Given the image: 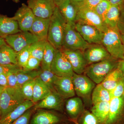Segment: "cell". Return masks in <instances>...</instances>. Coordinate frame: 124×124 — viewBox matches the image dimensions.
<instances>
[{
    "instance_id": "obj_1",
    "label": "cell",
    "mask_w": 124,
    "mask_h": 124,
    "mask_svg": "<svg viewBox=\"0 0 124 124\" xmlns=\"http://www.w3.org/2000/svg\"><path fill=\"white\" fill-rule=\"evenodd\" d=\"M67 23L56 7L50 17L47 41L56 49H61Z\"/></svg>"
},
{
    "instance_id": "obj_2",
    "label": "cell",
    "mask_w": 124,
    "mask_h": 124,
    "mask_svg": "<svg viewBox=\"0 0 124 124\" xmlns=\"http://www.w3.org/2000/svg\"><path fill=\"white\" fill-rule=\"evenodd\" d=\"M119 60L111 57L87 67L84 73L95 84H100L110 72L117 68Z\"/></svg>"
},
{
    "instance_id": "obj_3",
    "label": "cell",
    "mask_w": 124,
    "mask_h": 124,
    "mask_svg": "<svg viewBox=\"0 0 124 124\" xmlns=\"http://www.w3.org/2000/svg\"><path fill=\"white\" fill-rule=\"evenodd\" d=\"M25 101L20 87L5 88L0 97V119L7 115Z\"/></svg>"
},
{
    "instance_id": "obj_4",
    "label": "cell",
    "mask_w": 124,
    "mask_h": 124,
    "mask_svg": "<svg viewBox=\"0 0 124 124\" xmlns=\"http://www.w3.org/2000/svg\"><path fill=\"white\" fill-rule=\"evenodd\" d=\"M102 44L112 57L121 60L124 58V46L117 28H109L104 33Z\"/></svg>"
},
{
    "instance_id": "obj_5",
    "label": "cell",
    "mask_w": 124,
    "mask_h": 124,
    "mask_svg": "<svg viewBox=\"0 0 124 124\" xmlns=\"http://www.w3.org/2000/svg\"><path fill=\"white\" fill-rule=\"evenodd\" d=\"M72 79L78 97L81 99L85 105L92 104L91 95L96 84L85 75L74 73Z\"/></svg>"
},
{
    "instance_id": "obj_6",
    "label": "cell",
    "mask_w": 124,
    "mask_h": 124,
    "mask_svg": "<svg viewBox=\"0 0 124 124\" xmlns=\"http://www.w3.org/2000/svg\"><path fill=\"white\" fill-rule=\"evenodd\" d=\"M89 44L82 38L75 26L67 23L63 41L62 49L84 51Z\"/></svg>"
},
{
    "instance_id": "obj_7",
    "label": "cell",
    "mask_w": 124,
    "mask_h": 124,
    "mask_svg": "<svg viewBox=\"0 0 124 124\" xmlns=\"http://www.w3.org/2000/svg\"><path fill=\"white\" fill-rule=\"evenodd\" d=\"M51 70L58 77L73 76L74 72L72 66L62 49H56Z\"/></svg>"
},
{
    "instance_id": "obj_8",
    "label": "cell",
    "mask_w": 124,
    "mask_h": 124,
    "mask_svg": "<svg viewBox=\"0 0 124 124\" xmlns=\"http://www.w3.org/2000/svg\"><path fill=\"white\" fill-rule=\"evenodd\" d=\"M4 39L7 45L16 53L38 41L35 36L28 31H22L7 36Z\"/></svg>"
},
{
    "instance_id": "obj_9",
    "label": "cell",
    "mask_w": 124,
    "mask_h": 124,
    "mask_svg": "<svg viewBox=\"0 0 124 124\" xmlns=\"http://www.w3.org/2000/svg\"><path fill=\"white\" fill-rule=\"evenodd\" d=\"M75 28L89 44H102L104 33L97 28L79 21L76 23Z\"/></svg>"
},
{
    "instance_id": "obj_10",
    "label": "cell",
    "mask_w": 124,
    "mask_h": 124,
    "mask_svg": "<svg viewBox=\"0 0 124 124\" xmlns=\"http://www.w3.org/2000/svg\"><path fill=\"white\" fill-rule=\"evenodd\" d=\"M27 6L35 17L49 18L57 7L53 0H28Z\"/></svg>"
},
{
    "instance_id": "obj_11",
    "label": "cell",
    "mask_w": 124,
    "mask_h": 124,
    "mask_svg": "<svg viewBox=\"0 0 124 124\" xmlns=\"http://www.w3.org/2000/svg\"><path fill=\"white\" fill-rule=\"evenodd\" d=\"M104 124H124V94L111 99L109 113Z\"/></svg>"
},
{
    "instance_id": "obj_12",
    "label": "cell",
    "mask_w": 124,
    "mask_h": 124,
    "mask_svg": "<svg viewBox=\"0 0 124 124\" xmlns=\"http://www.w3.org/2000/svg\"><path fill=\"white\" fill-rule=\"evenodd\" d=\"M77 10L76 22L79 21L92 25L104 33L108 30V27L104 21L94 10L83 8H78Z\"/></svg>"
},
{
    "instance_id": "obj_13",
    "label": "cell",
    "mask_w": 124,
    "mask_h": 124,
    "mask_svg": "<svg viewBox=\"0 0 124 124\" xmlns=\"http://www.w3.org/2000/svg\"><path fill=\"white\" fill-rule=\"evenodd\" d=\"M36 110L32 116L30 124H61L66 121L62 116L53 111L44 109Z\"/></svg>"
},
{
    "instance_id": "obj_14",
    "label": "cell",
    "mask_w": 124,
    "mask_h": 124,
    "mask_svg": "<svg viewBox=\"0 0 124 124\" xmlns=\"http://www.w3.org/2000/svg\"><path fill=\"white\" fill-rule=\"evenodd\" d=\"M12 18L18 23L20 31H29L35 16L27 5L23 3Z\"/></svg>"
},
{
    "instance_id": "obj_15",
    "label": "cell",
    "mask_w": 124,
    "mask_h": 124,
    "mask_svg": "<svg viewBox=\"0 0 124 124\" xmlns=\"http://www.w3.org/2000/svg\"><path fill=\"white\" fill-rule=\"evenodd\" d=\"M83 52L88 66L111 57L102 44H90Z\"/></svg>"
},
{
    "instance_id": "obj_16",
    "label": "cell",
    "mask_w": 124,
    "mask_h": 124,
    "mask_svg": "<svg viewBox=\"0 0 124 124\" xmlns=\"http://www.w3.org/2000/svg\"><path fill=\"white\" fill-rule=\"evenodd\" d=\"M64 100L55 90L51 91L45 98L36 103L33 108L35 111L38 109H44L62 112Z\"/></svg>"
},
{
    "instance_id": "obj_17",
    "label": "cell",
    "mask_w": 124,
    "mask_h": 124,
    "mask_svg": "<svg viewBox=\"0 0 124 124\" xmlns=\"http://www.w3.org/2000/svg\"><path fill=\"white\" fill-rule=\"evenodd\" d=\"M62 49L70 63L74 73L77 74L84 73L88 65L83 51Z\"/></svg>"
},
{
    "instance_id": "obj_18",
    "label": "cell",
    "mask_w": 124,
    "mask_h": 124,
    "mask_svg": "<svg viewBox=\"0 0 124 124\" xmlns=\"http://www.w3.org/2000/svg\"><path fill=\"white\" fill-rule=\"evenodd\" d=\"M54 87L55 91L63 99H68L75 96L72 77L57 76Z\"/></svg>"
},
{
    "instance_id": "obj_19",
    "label": "cell",
    "mask_w": 124,
    "mask_h": 124,
    "mask_svg": "<svg viewBox=\"0 0 124 124\" xmlns=\"http://www.w3.org/2000/svg\"><path fill=\"white\" fill-rule=\"evenodd\" d=\"M84 103L78 97H73L67 99L65 108L68 119L77 120L85 110Z\"/></svg>"
},
{
    "instance_id": "obj_20",
    "label": "cell",
    "mask_w": 124,
    "mask_h": 124,
    "mask_svg": "<svg viewBox=\"0 0 124 124\" xmlns=\"http://www.w3.org/2000/svg\"><path fill=\"white\" fill-rule=\"evenodd\" d=\"M50 18H49L35 17L29 31L34 35L38 40L47 41Z\"/></svg>"
},
{
    "instance_id": "obj_21",
    "label": "cell",
    "mask_w": 124,
    "mask_h": 124,
    "mask_svg": "<svg viewBox=\"0 0 124 124\" xmlns=\"http://www.w3.org/2000/svg\"><path fill=\"white\" fill-rule=\"evenodd\" d=\"M21 31L17 21L12 17L0 13V37L5 38Z\"/></svg>"
},
{
    "instance_id": "obj_22",
    "label": "cell",
    "mask_w": 124,
    "mask_h": 124,
    "mask_svg": "<svg viewBox=\"0 0 124 124\" xmlns=\"http://www.w3.org/2000/svg\"><path fill=\"white\" fill-rule=\"evenodd\" d=\"M58 7L67 23L75 26L77 17V8L71 0H66Z\"/></svg>"
},
{
    "instance_id": "obj_23",
    "label": "cell",
    "mask_w": 124,
    "mask_h": 124,
    "mask_svg": "<svg viewBox=\"0 0 124 124\" xmlns=\"http://www.w3.org/2000/svg\"><path fill=\"white\" fill-rule=\"evenodd\" d=\"M35 104L32 101L26 100L7 115L0 119V124H11Z\"/></svg>"
},
{
    "instance_id": "obj_24",
    "label": "cell",
    "mask_w": 124,
    "mask_h": 124,
    "mask_svg": "<svg viewBox=\"0 0 124 124\" xmlns=\"http://www.w3.org/2000/svg\"><path fill=\"white\" fill-rule=\"evenodd\" d=\"M17 53L7 44L0 48V64L18 65Z\"/></svg>"
},
{
    "instance_id": "obj_25",
    "label": "cell",
    "mask_w": 124,
    "mask_h": 124,
    "mask_svg": "<svg viewBox=\"0 0 124 124\" xmlns=\"http://www.w3.org/2000/svg\"><path fill=\"white\" fill-rule=\"evenodd\" d=\"M124 77L120 70L116 68L110 72L100 84L105 88L111 92Z\"/></svg>"
},
{
    "instance_id": "obj_26",
    "label": "cell",
    "mask_w": 124,
    "mask_h": 124,
    "mask_svg": "<svg viewBox=\"0 0 124 124\" xmlns=\"http://www.w3.org/2000/svg\"><path fill=\"white\" fill-rule=\"evenodd\" d=\"M120 11V6L111 5L104 17V22L109 28H117Z\"/></svg>"
},
{
    "instance_id": "obj_27",
    "label": "cell",
    "mask_w": 124,
    "mask_h": 124,
    "mask_svg": "<svg viewBox=\"0 0 124 124\" xmlns=\"http://www.w3.org/2000/svg\"><path fill=\"white\" fill-rule=\"evenodd\" d=\"M111 99L110 91L105 88L101 84H97L91 95L92 104L94 105L102 102L110 101Z\"/></svg>"
},
{
    "instance_id": "obj_28",
    "label": "cell",
    "mask_w": 124,
    "mask_h": 124,
    "mask_svg": "<svg viewBox=\"0 0 124 124\" xmlns=\"http://www.w3.org/2000/svg\"><path fill=\"white\" fill-rule=\"evenodd\" d=\"M109 108L110 101L102 102L93 105L90 111L102 124H104L108 116Z\"/></svg>"
},
{
    "instance_id": "obj_29",
    "label": "cell",
    "mask_w": 124,
    "mask_h": 124,
    "mask_svg": "<svg viewBox=\"0 0 124 124\" xmlns=\"http://www.w3.org/2000/svg\"><path fill=\"white\" fill-rule=\"evenodd\" d=\"M51 91L49 87L37 78L33 88L32 101L35 103L40 101L48 95Z\"/></svg>"
},
{
    "instance_id": "obj_30",
    "label": "cell",
    "mask_w": 124,
    "mask_h": 124,
    "mask_svg": "<svg viewBox=\"0 0 124 124\" xmlns=\"http://www.w3.org/2000/svg\"><path fill=\"white\" fill-rule=\"evenodd\" d=\"M55 51L56 49L47 41L41 62V69L51 70V65L55 56Z\"/></svg>"
},
{
    "instance_id": "obj_31",
    "label": "cell",
    "mask_w": 124,
    "mask_h": 124,
    "mask_svg": "<svg viewBox=\"0 0 124 124\" xmlns=\"http://www.w3.org/2000/svg\"><path fill=\"white\" fill-rule=\"evenodd\" d=\"M41 69L24 70L20 69L17 72L18 84L19 87L28 81L36 79L39 75Z\"/></svg>"
},
{
    "instance_id": "obj_32",
    "label": "cell",
    "mask_w": 124,
    "mask_h": 124,
    "mask_svg": "<svg viewBox=\"0 0 124 124\" xmlns=\"http://www.w3.org/2000/svg\"><path fill=\"white\" fill-rule=\"evenodd\" d=\"M57 76L54 74L51 70L41 69L38 78L49 87L51 91L55 90L54 84Z\"/></svg>"
},
{
    "instance_id": "obj_33",
    "label": "cell",
    "mask_w": 124,
    "mask_h": 124,
    "mask_svg": "<svg viewBox=\"0 0 124 124\" xmlns=\"http://www.w3.org/2000/svg\"><path fill=\"white\" fill-rule=\"evenodd\" d=\"M47 41L38 40L29 46L31 56L41 62L44 52L46 43Z\"/></svg>"
},
{
    "instance_id": "obj_34",
    "label": "cell",
    "mask_w": 124,
    "mask_h": 124,
    "mask_svg": "<svg viewBox=\"0 0 124 124\" xmlns=\"http://www.w3.org/2000/svg\"><path fill=\"white\" fill-rule=\"evenodd\" d=\"M76 121L79 124H102L90 111L85 109Z\"/></svg>"
},
{
    "instance_id": "obj_35",
    "label": "cell",
    "mask_w": 124,
    "mask_h": 124,
    "mask_svg": "<svg viewBox=\"0 0 124 124\" xmlns=\"http://www.w3.org/2000/svg\"><path fill=\"white\" fill-rule=\"evenodd\" d=\"M36 79L26 82L20 87L21 92L26 100L32 101L33 88Z\"/></svg>"
},
{
    "instance_id": "obj_36",
    "label": "cell",
    "mask_w": 124,
    "mask_h": 124,
    "mask_svg": "<svg viewBox=\"0 0 124 124\" xmlns=\"http://www.w3.org/2000/svg\"><path fill=\"white\" fill-rule=\"evenodd\" d=\"M29 46H27L17 53V60L18 66L24 68L31 56Z\"/></svg>"
},
{
    "instance_id": "obj_37",
    "label": "cell",
    "mask_w": 124,
    "mask_h": 124,
    "mask_svg": "<svg viewBox=\"0 0 124 124\" xmlns=\"http://www.w3.org/2000/svg\"><path fill=\"white\" fill-rule=\"evenodd\" d=\"M111 5L109 0H102L95 7L94 10L104 21L105 15Z\"/></svg>"
},
{
    "instance_id": "obj_38",
    "label": "cell",
    "mask_w": 124,
    "mask_h": 124,
    "mask_svg": "<svg viewBox=\"0 0 124 124\" xmlns=\"http://www.w3.org/2000/svg\"><path fill=\"white\" fill-rule=\"evenodd\" d=\"M34 111L35 110L33 107L27 110L11 124H30L31 118Z\"/></svg>"
},
{
    "instance_id": "obj_39",
    "label": "cell",
    "mask_w": 124,
    "mask_h": 124,
    "mask_svg": "<svg viewBox=\"0 0 124 124\" xmlns=\"http://www.w3.org/2000/svg\"><path fill=\"white\" fill-rule=\"evenodd\" d=\"M9 71L7 73L8 87L11 88H19L18 84L17 72L20 69Z\"/></svg>"
},
{
    "instance_id": "obj_40",
    "label": "cell",
    "mask_w": 124,
    "mask_h": 124,
    "mask_svg": "<svg viewBox=\"0 0 124 124\" xmlns=\"http://www.w3.org/2000/svg\"><path fill=\"white\" fill-rule=\"evenodd\" d=\"M111 98L120 97L124 94V77H122L115 89L110 92Z\"/></svg>"
},
{
    "instance_id": "obj_41",
    "label": "cell",
    "mask_w": 124,
    "mask_h": 124,
    "mask_svg": "<svg viewBox=\"0 0 124 124\" xmlns=\"http://www.w3.org/2000/svg\"><path fill=\"white\" fill-rule=\"evenodd\" d=\"M41 62L39 59L31 55L26 66L23 69L24 70H33L38 69L40 66Z\"/></svg>"
},
{
    "instance_id": "obj_42",
    "label": "cell",
    "mask_w": 124,
    "mask_h": 124,
    "mask_svg": "<svg viewBox=\"0 0 124 124\" xmlns=\"http://www.w3.org/2000/svg\"><path fill=\"white\" fill-rule=\"evenodd\" d=\"M102 0H85L77 8H85L94 10L95 7Z\"/></svg>"
},
{
    "instance_id": "obj_43",
    "label": "cell",
    "mask_w": 124,
    "mask_h": 124,
    "mask_svg": "<svg viewBox=\"0 0 124 124\" xmlns=\"http://www.w3.org/2000/svg\"><path fill=\"white\" fill-rule=\"evenodd\" d=\"M120 6L119 18L117 24V29L120 34L124 33V2Z\"/></svg>"
},
{
    "instance_id": "obj_44",
    "label": "cell",
    "mask_w": 124,
    "mask_h": 124,
    "mask_svg": "<svg viewBox=\"0 0 124 124\" xmlns=\"http://www.w3.org/2000/svg\"><path fill=\"white\" fill-rule=\"evenodd\" d=\"M21 68L18 65H2L0 64V75L7 73L9 71L17 70Z\"/></svg>"
},
{
    "instance_id": "obj_45",
    "label": "cell",
    "mask_w": 124,
    "mask_h": 124,
    "mask_svg": "<svg viewBox=\"0 0 124 124\" xmlns=\"http://www.w3.org/2000/svg\"><path fill=\"white\" fill-rule=\"evenodd\" d=\"M7 73L0 75V85L5 88L8 87Z\"/></svg>"
},
{
    "instance_id": "obj_46",
    "label": "cell",
    "mask_w": 124,
    "mask_h": 124,
    "mask_svg": "<svg viewBox=\"0 0 124 124\" xmlns=\"http://www.w3.org/2000/svg\"><path fill=\"white\" fill-rule=\"evenodd\" d=\"M117 68L122 72L124 77V58L123 59L119 60Z\"/></svg>"
},
{
    "instance_id": "obj_47",
    "label": "cell",
    "mask_w": 124,
    "mask_h": 124,
    "mask_svg": "<svg viewBox=\"0 0 124 124\" xmlns=\"http://www.w3.org/2000/svg\"><path fill=\"white\" fill-rule=\"evenodd\" d=\"M111 5H121L124 2V0H109Z\"/></svg>"
},
{
    "instance_id": "obj_48",
    "label": "cell",
    "mask_w": 124,
    "mask_h": 124,
    "mask_svg": "<svg viewBox=\"0 0 124 124\" xmlns=\"http://www.w3.org/2000/svg\"><path fill=\"white\" fill-rule=\"evenodd\" d=\"M72 2L77 7L81 4L85 0H71Z\"/></svg>"
},
{
    "instance_id": "obj_49",
    "label": "cell",
    "mask_w": 124,
    "mask_h": 124,
    "mask_svg": "<svg viewBox=\"0 0 124 124\" xmlns=\"http://www.w3.org/2000/svg\"><path fill=\"white\" fill-rule=\"evenodd\" d=\"M53 0L55 5L57 7H58L66 0Z\"/></svg>"
},
{
    "instance_id": "obj_50",
    "label": "cell",
    "mask_w": 124,
    "mask_h": 124,
    "mask_svg": "<svg viewBox=\"0 0 124 124\" xmlns=\"http://www.w3.org/2000/svg\"><path fill=\"white\" fill-rule=\"evenodd\" d=\"M6 44H7V43L6 42L4 38L0 37V48L2 46Z\"/></svg>"
},
{
    "instance_id": "obj_51",
    "label": "cell",
    "mask_w": 124,
    "mask_h": 124,
    "mask_svg": "<svg viewBox=\"0 0 124 124\" xmlns=\"http://www.w3.org/2000/svg\"><path fill=\"white\" fill-rule=\"evenodd\" d=\"M72 124V122L68 120V121H64V122H63V123H62L61 124ZM72 124H75L72 122Z\"/></svg>"
},
{
    "instance_id": "obj_52",
    "label": "cell",
    "mask_w": 124,
    "mask_h": 124,
    "mask_svg": "<svg viewBox=\"0 0 124 124\" xmlns=\"http://www.w3.org/2000/svg\"><path fill=\"white\" fill-rule=\"evenodd\" d=\"M121 38L123 45L124 46V34H120Z\"/></svg>"
},
{
    "instance_id": "obj_53",
    "label": "cell",
    "mask_w": 124,
    "mask_h": 124,
    "mask_svg": "<svg viewBox=\"0 0 124 124\" xmlns=\"http://www.w3.org/2000/svg\"><path fill=\"white\" fill-rule=\"evenodd\" d=\"M5 88V87H3V86H1L0 85V97L1 93H2V92L4 91Z\"/></svg>"
},
{
    "instance_id": "obj_54",
    "label": "cell",
    "mask_w": 124,
    "mask_h": 124,
    "mask_svg": "<svg viewBox=\"0 0 124 124\" xmlns=\"http://www.w3.org/2000/svg\"><path fill=\"white\" fill-rule=\"evenodd\" d=\"M68 120L70 121H71V122H73L75 124H79L77 123V122L75 120H70L69 119H68Z\"/></svg>"
},
{
    "instance_id": "obj_55",
    "label": "cell",
    "mask_w": 124,
    "mask_h": 124,
    "mask_svg": "<svg viewBox=\"0 0 124 124\" xmlns=\"http://www.w3.org/2000/svg\"><path fill=\"white\" fill-rule=\"evenodd\" d=\"M11 0L15 3H17L20 2V0Z\"/></svg>"
}]
</instances>
